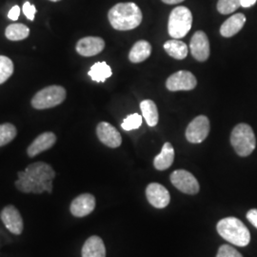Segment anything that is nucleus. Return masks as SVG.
Returning a JSON list of instances; mask_svg holds the SVG:
<instances>
[{"label": "nucleus", "mask_w": 257, "mask_h": 257, "mask_svg": "<svg viewBox=\"0 0 257 257\" xmlns=\"http://www.w3.org/2000/svg\"><path fill=\"white\" fill-rule=\"evenodd\" d=\"M96 135L102 143L108 147H119L122 143L119 132L108 122H100L97 125Z\"/></svg>", "instance_id": "ddd939ff"}, {"label": "nucleus", "mask_w": 257, "mask_h": 257, "mask_svg": "<svg viewBox=\"0 0 257 257\" xmlns=\"http://www.w3.org/2000/svg\"><path fill=\"white\" fill-rule=\"evenodd\" d=\"M67 92L62 86H48L34 95L32 99V106L37 110L54 108L64 101Z\"/></svg>", "instance_id": "423d86ee"}, {"label": "nucleus", "mask_w": 257, "mask_h": 257, "mask_svg": "<svg viewBox=\"0 0 257 257\" xmlns=\"http://www.w3.org/2000/svg\"><path fill=\"white\" fill-rule=\"evenodd\" d=\"M142 124V116L138 113H133L128 115L121 125V127L125 131H132L140 128Z\"/></svg>", "instance_id": "cd10ccee"}, {"label": "nucleus", "mask_w": 257, "mask_h": 257, "mask_svg": "<svg viewBox=\"0 0 257 257\" xmlns=\"http://www.w3.org/2000/svg\"><path fill=\"white\" fill-rule=\"evenodd\" d=\"M140 109L142 111L143 117L146 119L148 125L150 127L156 126L159 120V114H158V110H157L156 103L150 99L143 100L140 104Z\"/></svg>", "instance_id": "412c9836"}, {"label": "nucleus", "mask_w": 257, "mask_h": 257, "mask_svg": "<svg viewBox=\"0 0 257 257\" xmlns=\"http://www.w3.org/2000/svg\"><path fill=\"white\" fill-rule=\"evenodd\" d=\"M82 257H106V248L99 236L93 235L83 245Z\"/></svg>", "instance_id": "f3484780"}, {"label": "nucleus", "mask_w": 257, "mask_h": 257, "mask_svg": "<svg viewBox=\"0 0 257 257\" xmlns=\"http://www.w3.org/2000/svg\"><path fill=\"white\" fill-rule=\"evenodd\" d=\"M108 19L111 27L118 31H130L138 27L142 22V12L133 2L118 3L109 11Z\"/></svg>", "instance_id": "f03ea898"}, {"label": "nucleus", "mask_w": 257, "mask_h": 257, "mask_svg": "<svg viewBox=\"0 0 257 257\" xmlns=\"http://www.w3.org/2000/svg\"><path fill=\"white\" fill-rule=\"evenodd\" d=\"M257 0H240V4L244 8H249L256 3Z\"/></svg>", "instance_id": "473e14b6"}, {"label": "nucleus", "mask_w": 257, "mask_h": 257, "mask_svg": "<svg viewBox=\"0 0 257 257\" xmlns=\"http://www.w3.org/2000/svg\"><path fill=\"white\" fill-rule=\"evenodd\" d=\"M19 180L16 181L18 190L26 193H51L53 192V179L55 170L44 162H36L28 166L24 172H19Z\"/></svg>", "instance_id": "f257e3e1"}, {"label": "nucleus", "mask_w": 257, "mask_h": 257, "mask_svg": "<svg viewBox=\"0 0 257 257\" xmlns=\"http://www.w3.org/2000/svg\"><path fill=\"white\" fill-rule=\"evenodd\" d=\"M95 208V198L91 193H83L74 198L70 211L75 217H84L90 214Z\"/></svg>", "instance_id": "4468645a"}, {"label": "nucleus", "mask_w": 257, "mask_h": 257, "mask_svg": "<svg viewBox=\"0 0 257 257\" xmlns=\"http://www.w3.org/2000/svg\"><path fill=\"white\" fill-rule=\"evenodd\" d=\"M166 4H170V5H173V4H177V3H180L184 0H162Z\"/></svg>", "instance_id": "72a5a7b5"}, {"label": "nucleus", "mask_w": 257, "mask_h": 257, "mask_svg": "<svg viewBox=\"0 0 257 257\" xmlns=\"http://www.w3.org/2000/svg\"><path fill=\"white\" fill-rule=\"evenodd\" d=\"M247 219L257 229V209L249 210L247 212Z\"/></svg>", "instance_id": "7c9ffc66"}, {"label": "nucleus", "mask_w": 257, "mask_h": 257, "mask_svg": "<svg viewBox=\"0 0 257 257\" xmlns=\"http://www.w3.org/2000/svg\"><path fill=\"white\" fill-rule=\"evenodd\" d=\"M0 218L12 233L19 235L23 231V219L19 210L15 206L10 205L5 207L1 211Z\"/></svg>", "instance_id": "9d476101"}, {"label": "nucleus", "mask_w": 257, "mask_h": 257, "mask_svg": "<svg viewBox=\"0 0 257 257\" xmlns=\"http://www.w3.org/2000/svg\"><path fill=\"white\" fill-rule=\"evenodd\" d=\"M210 133V121L205 115H199L189 124L186 130V138L189 142L198 144L203 142Z\"/></svg>", "instance_id": "0eeeda50"}, {"label": "nucleus", "mask_w": 257, "mask_h": 257, "mask_svg": "<svg viewBox=\"0 0 257 257\" xmlns=\"http://www.w3.org/2000/svg\"><path fill=\"white\" fill-rule=\"evenodd\" d=\"M5 36L11 41L24 40L30 36V29L20 23L11 24L5 30Z\"/></svg>", "instance_id": "b1692460"}, {"label": "nucleus", "mask_w": 257, "mask_h": 257, "mask_svg": "<svg viewBox=\"0 0 257 257\" xmlns=\"http://www.w3.org/2000/svg\"><path fill=\"white\" fill-rule=\"evenodd\" d=\"M190 48L193 57L198 61H206L210 56V42L207 35L202 31L194 33Z\"/></svg>", "instance_id": "9b49d317"}, {"label": "nucleus", "mask_w": 257, "mask_h": 257, "mask_svg": "<svg viewBox=\"0 0 257 257\" xmlns=\"http://www.w3.org/2000/svg\"><path fill=\"white\" fill-rule=\"evenodd\" d=\"M56 142V137L52 132L43 133L38 136L33 143L28 147L27 154L30 157H35L37 155L48 151L53 147Z\"/></svg>", "instance_id": "dca6fc26"}, {"label": "nucleus", "mask_w": 257, "mask_h": 257, "mask_svg": "<svg viewBox=\"0 0 257 257\" xmlns=\"http://www.w3.org/2000/svg\"><path fill=\"white\" fill-rule=\"evenodd\" d=\"M164 50L167 54L175 59H184L188 55V46L177 39L169 40L164 44Z\"/></svg>", "instance_id": "4be33fe9"}, {"label": "nucleus", "mask_w": 257, "mask_h": 257, "mask_svg": "<svg viewBox=\"0 0 257 257\" xmlns=\"http://www.w3.org/2000/svg\"><path fill=\"white\" fill-rule=\"evenodd\" d=\"M105 48V41L101 37H87L81 38L76 44V52L82 56H93L100 54Z\"/></svg>", "instance_id": "2eb2a0df"}, {"label": "nucleus", "mask_w": 257, "mask_h": 257, "mask_svg": "<svg viewBox=\"0 0 257 257\" xmlns=\"http://www.w3.org/2000/svg\"><path fill=\"white\" fill-rule=\"evenodd\" d=\"M246 23V17L243 14H236L227 19L220 28V34L224 37H231L236 35Z\"/></svg>", "instance_id": "a211bd4d"}, {"label": "nucleus", "mask_w": 257, "mask_h": 257, "mask_svg": "<svg viewBox=\"0 0 257 257\" xmlns=\"http://www.w3.org/2000/svg\"><path fill=\"white\" fill-rule=\"evenodd\" d=\"M230 143L239 156H249L256 146V139L251 127L245 123L236 125L231 132Z\"/></svg>", "instance_id": "20e7f679"}, {"label": "nucleus", "mask_w": 257, "mask_h": 257, "mask_svg": "<svg viewBox=\"0 0 257 257\" xmlns=\"http://www.w3.org/2000/svg\"><path fill=\"white\" fill-rule=\"evenodd\" d=\"M171 182L176 189L187 194H196L200 189L197 179L185 170L175 171L171 175Z\"/></svg>", "instance_id": "6e6552de"}, {"label": "nucleus", "mask_w": 257, "mask_h": 257, "mask_svg": "<svg viewBox=\"0 0 257 257\" xmlns=\"http://www.w3.org/2000/svg\"><path fill=\"white\" fill-rule=\"evenodd\" d=\"M152 54V46L146 40L138 41L130 51L128 59L133 63H140L147 59Z\"/></svg>", "instance_id": "aec40b11"}, {"label": "nucleus", "mask_w": 257, "mask_h": 257, "mask_svg": "<svg viewBox=\"0 0 257 257\" xmlns=\"http://www.w3.org/2000/svg\"><path fill=\"white\" fill-rule=\"evenodd\" d=\"M88 74L95 82H105L107 78L111 76L112 72L110 66L106 62H96L91 67Z\"/></svg>", "instance_id": "5701e85b"}, {"label": "nucleus", "mask_w": 257, "mask_h": 257, "mask_svg": "<svg viewBox=\"0 0 257 257\" xmlns=\"http://www.w3.org/2000/svg\"><path fill=\"white\" fill-rule=\"evenodd\" d=\"M197 80L195 76L191 72L188 71H179L172 74L167 82L166 87L169 91L177 92V91H191L196 87Z\"/></svg>", "instance_id": "1a4fd4ad"}, {"label": "nucleus", "mask_w": 257, "mask_h": 257, "mask_svg": "<svg viewBox=\"0 0 257 257\" xmlns=\"http://www.w3.org/2000/svg\"><path fill=\"white\" fill-rule=\"evenodd\" d=\"M240 6V0H218L217 2V10L222 15H230Z\"/></svg>", "instance_id": "bb28decb"}, {"label": "nucleus", "mask_w": 257, "mask_h": 257, "mask_svg": "<svg viewBox=\"0 0 257 257\" xmlns=\"http://www.w3.org/2000/svg\"><path fill=\"white\" fill-rule=\"evenodd\" d=\"M216 257H243L242 254L235 248L230 247V245H222Z\"/></svg>", "instance_id": "c85d7f7f"}, {"label": "nucleus", "mask_w": 257, "mask_h": 257, "mask_svg": "<svg viewBox=\"0 0 257 257\" xmlns=\"http://www.w3.org/2000/svg\"><path fill=\"white\" fill-rule=\"evenodd\" d=\"M221 237L238 247H246L250 241V233L245 224L238 218L227 217L221 219L216 226Z\"/></svg>", "instance_id": "7ed1b4c3"}, {"label": "nucleus", "mask_w": 257, "mask_h": 257, "mask_svg": "<svg viewBox=\"0 0 257 257\" xmlns=\"http://www.w3.org/2000/svg\"><path fill=\"white\" fill-rule=\"evenodd\" d=\"M175 160V149L169 142H166L161 150V153L156 156L154 165L158 171H165L169 169Z\"/></svg>", "instance_id": "6ab92c4d"}, {"label": "nucleus", "mask_w": 257, "mask_h": 257, "mask_svg": "<svg viewBox=\"0 0 257 257\" xmlns=\"http://www.w3.org/2000/svg\"><path fill=\"white\" fill-rule=\"evenodd\" d=\"M22 10H23V13H24V15L26 16V18H27L29 20H31V21H34L36 13H37L36 6H35V5H32L30 2H25L24 5H23V7H22Z\"/></svg>", "instance_id": "c756f323"}, {"label": "nucleus", "mask_w": 257, "mask_h": 257, "mask_svg": "<svg viewBox=\"0 0 257 257\" xmlns=\"http://www.w3.org/2000/svg\"><path fill=\"white\" fill-rule=\"evenodd\" d=\"M50 1H53V2H57V1H60V0H50Z\"/></svg>", "instance_id": "f704fd0d"}, {"label": "nucleus", "mask_w": 257, "mask_h": 257, "mask_svg": "<svg viewBox=\"0 0 257 257\" xmlns=\"http://www.w3.org/2000/svg\"><path fill=\"white\" fill-rule=\"evenodd\" d=\"M148 201L152 206L157 209L167 207L171 200L169 191L161 184L151 183L146 189Z\"/></svg>", "instance_id": "f8f14e48"}, {"label": "nucleus", "mask_w": 257, "mask_h": 257, "mask_svg": "<svg viewBox=\"0 0 257 257\" xmlns=\"http://www.w3.org/2000/svg\"><path fill=\"white\" fill-rule=\"evenodd\" d=\"M19 15H20V8L18 5L14 6L12 9L10 10L9 14H8V18L11 20H14V21H17L19 18Z\"/></svg>", "instance_id": "2f4dec72"}, {"label": "nucleus", "mask_w": 257, "mask_h": 257, "mask_svg": "<svg viewBox=\"0 0 257 257\" xmlns=\"http://www.w3.org/2000/svg\"><path fill=\"white\" fill-rule=\"evenodd\" d=\"M14 63L9 57L0 55V84L6 82L14 74Z\"/></svg>", "instance_id": "a878e982"}, {"label": "nucleus", "mask_w": 257, "mask_h": 257, "mask_svg": "<svg viewBox=\"0 0 257 257\" xmlns=\"http://www.w3.org/2000/svg\"><path fill=\"white\" fill-rule=\"evenodd\" d=\"M193 25L192 12L184 6H178L170 15L168 22L169 35L175 39L186 37Z\"/></svg>", "instance_id": "39448f33"}, {"label": "nucleus", "mask_w": 257, "mask_h": 257, "mask_svg": "<svg viewBox=\"0 0 257 257\" xmlns=\"http://www.w3.org/2000/svg\"><path fill=\"white\" fill-rule=\"evenodd\" d=\"M17 128L13 124H0V147H3L12 142L17 137Z\"/></svg>", "instance_id": "393cba45"}]
</instances>
